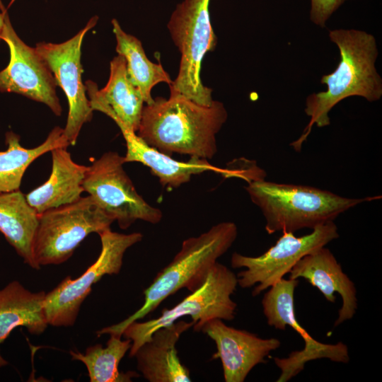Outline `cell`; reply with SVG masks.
<instances>
[{
    "label": "cell",
    "mask_w": 382,
    "mask_h": 382,
    "mask_svg": "<svg viewBox=\"0 0 382 382\" xmlns=\"http://www.w3.org/2000/svg\"><path fill=\"white\" fill-rule=\"evenodd\" d=\"M193 322L184 320L156 330L136 352L137 368L149 382H190V372L180 361L175 345Z\"/></svg>",
    "instance_id": "17"
},
{
    "label": "cell",
    "mask_w": 382,
    "mask_h": 382,
    "mask_svg": "<svg viewBox=\"0 0 382 382\" xmlns=\"http://www.w3.org/2000/svg\"><path fill=\"white\" fill-rule=\"evenodd\" d=\"M338 237L337 226L330 221L300 237L293 232L283 231L275 244L259 256L234 253L231 258V267L245 268L236 275L238 285L243 289L255 286L252 295L256 296L289 274L301 258Z\"/></svg>",
    "instance_id": "10"
},
{
    "label": "cell",
    "mask_w": 382,
    "mask_h": 382,
    "mask_svg": "<svg viewBox=\"0 0 382 382\" xmlns=\"http://www.w3.org/2000/svg\"><path fill=\"white\" fill-rule=\"evenodd\" d=\"M311 20L317 25L325 27V22L346 0H311Z\"/></svg>",
    "instance_id": "25"
},
{
    "label": "cell",
    "mask_w": 382,
    "mask_h": 382,
    "mask_svg": "<svg viewBox=\"0 0 382 382\" xmlns=\"http://www.w3.org/2000/svg\"><path fill=\"white\" fill-rule=\"evenodd\" d=\"M112 25L117 41L115 50L126 60L130 81L141 93L146 105L153 103V87L159 83L170 85L173 81L160 63H154L147 58L141 42L136 37L126 33L116 19L112 20Z\"/></svg>",
    "instance_id": "23"
},
{
    "label": "cell",
    "mask_w": 382,
    "mask_h": 382,
    "mask_svg": "<svg viewBox=\"0 0 382 382\" xmlns=\"http://www.w3.org/2000/svg\"><path fill=\"white\" fill-rule=\"evenodd\" d=\"M6 144L7 149L0 151V193L19 190L28 167L41 155L69 146L64 129L59 127H54L42 144L33 149L23 147L20 137L12 132L6 133Z\"/></svg>",
    "instance_id": "22"
},
{
    "label": "cell",
    "mask_w": 382,
    "mask_h": 382,
    "mask_svg": "<svg viewBox=\"0 0 382 382\" xmlns=\"http://www.w3.org/2000/svg\"><path fill=\"white\" fill-rule=\"evenodd\" d=\"M114 221L90 195L39 214L33 245L37 267L64 262L88 235L110 228Z\"/></svg>",
    "instance_id": "7"
},
{
    "label": "cell",
    "mask_w": 382,
    "mask_h": 382,
    "mask_svg": "<svg viewBox=\"0 0 382 382\" xmlns=\"http://www.w3.org/2000/svg\"><path fill=\"white\" fill-rule=\"evenodd\" d=\"M91 18L86 26L69 40L59 44L38 42L36 50L46 62L69 103V113L64 134L69 145L74 146L83 125L90 122L93 110L86 95L81 79V45L85 35L97 23Z\"/></svg>",
    "instance_id": "12"
},
{
    "label": "cell",
    "mask_w": 382,
    "mask_h": 382,
    "mask_svg": "<svg viewBox=\"0 0 382 382\" xmlns=\"http://www.w3.org/2000/svg\"><path fill=\"white\" fill-rule=\"evenodd\" d=\"M262 170L245 181L251 201L261 210L268 234L296 232L334 220L342 213L381 196L350 198L317 187L265 180Z\"/></svg>",
    "instance_id": "3"
},
{
    "label": "cell",
    "mask_w": 382,
    "mask_h": 382,
    "mask_svg": "<svg viewBox=\"0 0 382 382\" xmlns=\"http://www.w3.org/2000/svg\"><path fill=\"white\" fill-rule=\"evenodd\" d=\"M298 279H281L265 294L262 306L267 324L275 329L284 330L291 327L303 338L304 347L294 351L287 357H274L275 364L281 370L277 382H286L299 374L305 364L312 360L325 358L335 362L348 363L347 346L339 342L325 344L315 340L298 322L294 307V291Z\"/></svg>",
    "instance_id": "11"
},
{
    "label": "cell",
    "mask_w": 382,
    "mask_h": 382,
    "mask_svg": "<svg viewBox=\"0 0 382 382\" xmlns=\"http://www.w3.org/2000/svg\"><path fill=\"white\" fill-rule=\"evenodd\" d=\"M1 39L9 47L10 61L0 71V92L16 93L42 103L60 116L62 109L56 93L57 85L50 67L35 48L18 36L7 11Z\"/></svg>",
    "instance_id": "13"
},
{
    "label": "cell",
    "mask_w": 382,
    "mask_h": 382,
    "mask_svg": "<svg viewBox=\"0 0 382 382\" xmlns=\"http://www.w3.org/2000/svg\"><path fill=\"white\" fill-rule=\"evenodd\" d=\"M237 285V276L216 262L202 285L179 303L170 309H164L157 318L143 323L134 321L127 326L122 336L132 340L129 356L133 357L156 330L182 317H191L196 331H199L204 323L212 319L233 320L237 304L232 300L231 295Z\"/></svg>",
    "instance_id": "6"
},
{
    "label": "cell",
    "mask_w": 382,
    "mask_h": 382,
    "mask_svg": "<svg viewBox=\"0 0 382 382\" xmlns=\"http://www.w3.org/2000/svg\"><path fill=\"white\" fill-rule=\"evenodd\" d=\"M101 251L95 261L80 277L64 278L54 289L45 294L44 308L48 325L71 326L77 318L80 307L89 295L92 286L105 274H118L126 250L140 242V233L113 232L110 228L98 233Z\"/></svg>",
    "instance_id": "8"
},
{
    "label": "cell",
    "mask_w": 382,
    "mask_h": 382,
    "mask_svg": "<svg viewBox=\"0 0 382 382\" xmlns=\"http://www.w3.org/2000/svg\"><path fill=\"white\" fill-rule=\"evenodd\" d=\"M216 344L214 358L220 359L226 382H243L257 364L281 346L279 339H264L243 330L229 327L221 319L204 323L200 330Z\"/></svg>",
    "instance_id": "14"
},
{
    "label": "cell",
    "mask_w": 382,
    "mask_h": 382,
    "mask_svg": "<svg viewBox=\"0 0 382 382\" xmlns=\"http://www.w3.org/2000/svg\"><path fill=\"white\" fill-rule=\"evenodd\" d=\"M238 235L233 222H221L197 237L183 242L180 250L173 260L160 271L144 291L142 306L124 320L103 328L97 335L122 337L128 325L154 311L167 297L183 288L192 292L205 282L216 260L233 245Z\"/></svg>",
    "instance_id": "4"
},
{
    "label": "cell",
    "mask_w": 382,
    "mask_h": 382,
    "mask_svg": "<svg viewBox=\"0 0 382 382\" xmlns=\"http://www.w3.org/2000/svg\"><path fill=\"white\" fill-rule=\"evenodd\" d=\"M289 277L306 279L329 302H335V293L341 296L342 304L334 327L352 319L356 313L358 303L355 285L343 272L332 253L325 246L301 258L289 272Z\"/></svg>",
    "instance_id": "15"
},
{
    "label": "cell",
    "mask_w": 382,
    "mask_h": 382,
    "mask_svg": "<svg viewBox=\"0 0 382 382\" xmlns=\"http://www.w3.org/2000/svg\"><path fill=\"white\" fill-rule=\"evenodd\" d=\"M124 156L108 151L88 166L83 183L96 204L126 229L137 220L158 223L163 216L160 209L149 204L135 189L124 170Z\"/></svg>",
    "instance_id": "9"
},
{
    "label": "cell",
    "mask_w": 382,
    "mask_h": 382,
    "mask_svg": "<svg viewBox=\"0 0 382 382\" xmlns=\"http://www.w3.org/2000/svg\"><path fill=\"white\" fill-rule=\"evenodd\" d=\"M39 214L20 190L0 193V232L24 262L39 269L34 260L33 245Z\"/></svg>",
    "instance_id": "21"
},
{
    "label": "cell",
    "mask_w": 382,
    "mask_h": 382,
    "mask_svg": "<svg viewBox=\"0 0 382 382\" xmlns=\"http://www.w3.org/2000/svg\"><path fill=\"white\" fill-rule=\"evenodd\" d=\"M44 291L31 292L19 282L13 281L0 289V345L13 330L25 327L39 335L47 328ZM8 364L0 354V367Z\"/></svg>",
    "instance_id": "20"
},
{
    "label": "cell",
    "mask_w": 382,
    "mask_h": 382,
    "mask_svg": "<svg viewBox=\"0 0 382 382\" xmlns=\"http://www.w3.org/2000/svg\"><path fill=\"white\" fill-rule=\"evenodd\" d=\"M168 99L156 98L143 108L137 135L148 145L170 156L212 159L217 152L216 135L228 117L224 104H197L170 91Z\"/></svg>",
    "instance_id": "1"
},
{
    "label": "cell",
    "mask_w": 382,
    "mask_h": 382,
    "mask_svg": "<svg viewBox=\"0 0 382 382\" xmlns=\"http://www.w3.org/2000/svg\"><path fill=\"white\" fill-rule=\"evenodd\" d=\"M0 7L2 11L1 13H0V40H1V32H2L4 23V16H5L6 10L4 8L1 1H0Z\"/></svg>",
    "instance_id": "26"
},
{
    "label": "cell",
    "mask_w": 382,
    "mask_h": 382,
    "mask_svg": "<svg viewBox=\"0 0 382 382\" xmlns=\"http://www.w3.org/2000/svg\"><path fill=\"white\" fill-rule=\"evenodd\" d=\"M329 37L337 46L340 59L334 71L321 78L327 90L311 93L306 100L309 122L300 138L291 144L297 151L314 125H330V111L342 100L361 96L374 102L382 96V79L375 66L378 52L374 36L362 30L337 29L330 30Z\"/></svg>",
    "instance_id": "2"
},
{
    "label": "cell",
    "mask_w": 382,
    "mask_h": 382,
    "mask_svg": "<svg viewBox=\"0 0 382 382\" xmlns=\"http://www.w3.org/2000/svg\"><path fill=\"white\" fill-rule=\"evenodd\" d=\"M209 0H184L173 11L168 28L180 54L178 76L169 85L170 91L192 101L209 106L212 90L200 79L201 64L207 52L214 50L216 37L212 28Z\"/></svg>",
    "instance_id": "5"
},
{
    "label": "cell",
    "mask_w": 382,
    "mask_h": 382,
    "mask_svg": "<svg viewBox=\"0 0 382 382\" xmlns=\"http://www.w3.org/2000/svg\"><path fill=\"white\" fill-rule=\"evenodd\" d=\"M110 335L104 348L100 344L88 347L86 352L70 351L72 359L83 363L91 382H130L139 375L134 371L121 372L119 364L128 350L132 340Z\"/></svg>",
    "instance_id": "24"
},
{
    "label": "cell",
    "mask_w": 382,
    "mask_h": 382,
    "mask_svg": "<svg viewBox=\"0 0 382 382\" xmlns=\"http://www.w3.org/2000/svg\"><path fill=\"white\" fill-rule=\"evenodd\" d=\"M110 77L105 86L98 90L91 81L86 82L91 108L137 132L140 124L144 100L141 93L130 81L126 60L118 54L110 62Z\"/></svg>",
    "instance_id": "16"
},
{
    "label": "cell",
    "mask_w": 382,
    "mask_h": 382,
    "mask_svg": "<svg viewBox=\"0 0 382 382\" xmlns=\"http://www.w3.org/2000/svg\"><path fill=\"white\" fill-rule=\"evenodd\" d=\"M52 172L48 180L25 195L38 214L71 204L81 197L88 166L74 162L66 148L52 149Z\"/></svg>",
    "instance_id": "19"
},
{
    "label": "cell",
    "mask_w": 382,
    "mask_h": 382,
    "mask_svg": "<svg viewBox=\"0 0 382 382\" xmlns=\"http://www.w3.org/2000/svg\"><path fill=\"white\" fill-rule=\"evenodd\" d=\"M118 127L126 141L125 162H139L149 167L151 173L158 178L163 187H178L189 182L193 175L207 171L233 176V169L216 167L210 164L207 159L191 157L187 161H176L170 156L148 145L136 132L129 130L123 125H119Z\"/></svg>",
    "instance_id": "18"
}]
</instances>
